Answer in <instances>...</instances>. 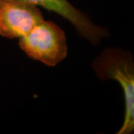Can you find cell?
<instances>
[{
    "label": "cell",
    "instance_id": "3957f363",
    "mask_svg": "<svg viewBox=\"0 0 134 134\" xmlns=\"http://www.w3.org/2000/svg\"><path fill=\"white\" fill-rule=\"evenodd\" d=\"M36 5L16 0H0V35L21 38L43 20Z\"/></svg>",
    "mask_w": 134,
    "mask_h": 134
},
{
    "label": "cell",
    "instance_id": "7a4b0ae2",
    "mask_svg": "<svg viewBox=\"0 0 134 134\" xmlns=\"http://www.w3.org/2000/svg\"><path fill=\"white\" fill-rule=\"evenodd\" d=\"M19 46L29 58L48 66H55L67 55L64 31L56 23L44 19L19 38Z\"/></svg>",
    "mask_w": 134,
    "mask_h": 134
},
{
    "label": "cell",
    "instance_id": "6da1fadb",
    "mask_svg": "<svg viewBox=\"0 0 134 134\" xmlns=\"http://www.w3.org/2000/svg\"><path fill=\"white\" fill-rule=\"evenodd\" d=\"M92 66L102 80L113 79L121 87L125 97V118L117 134L134 130V61L132 54L120 48H107L95 59Z\"/></svg>",
    "mask_w": 134,
    "mask_h": 134
},
{
    "label": "cell",
    "instance_id": "277c9868",
    "mask_svg": "<svg viewBox=\"0 0 134 134\" xmlns=\"http://www.w3.org/2000/svg\"><path fill=\"white\" fill-rule=\"evenodd\" d=\"M43 7L60 15L70 22L79 35L93 45H98L101 39L109 37L107 29L96 25L81 11L75 8L68 0H16Z\"/></svg>",
    "mask_w": 134,
    "mask_h": 134
}]
</instances>
